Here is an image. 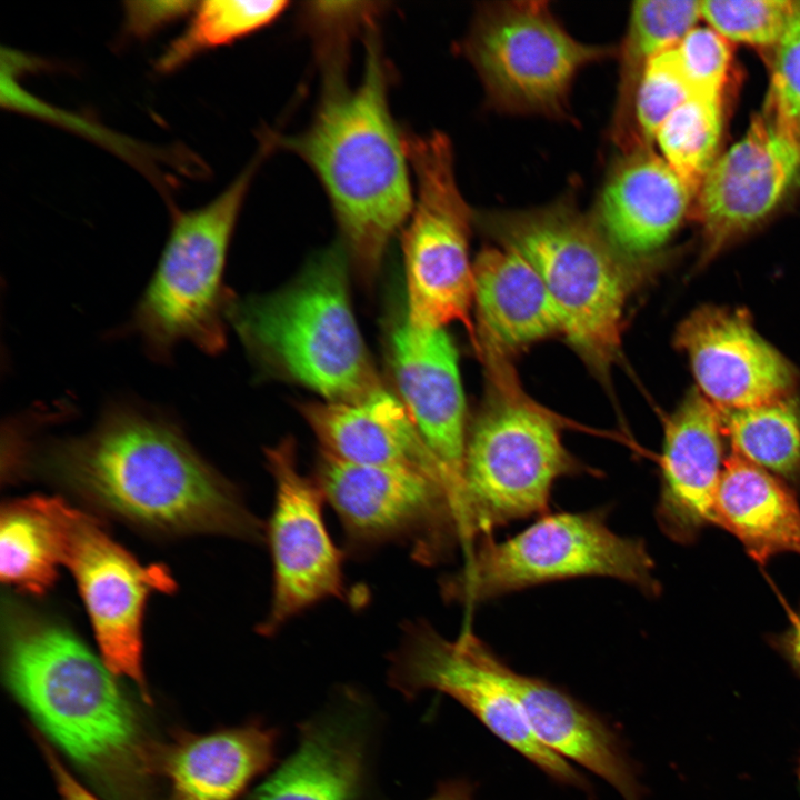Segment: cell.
Segmentation results:
<instances>
[{"instance_id":"cell-37","label":"cell","mask_w":800,"mask_h":800,"mask_svg":"<svg viewBox=\"0 0 800 800\" xmlns=\"http://www.w3.org/2000/svg\"><path fill=\"white\" fill-rule=\"evenodd\" d=\"M773 646L800 677V607L792 612L788 628L773 638Z\"/></svg>"},{"instance_id":"cell-17","label":"cell","mask_w":800,"mask_h":800,"mask_svg":"<svg viewBox=\"0 0 800 800\" xmlns=\"http://www.w3.org/2000/svg\"><path fill=\"white\" fill-rule=\"evenodd\" d=\"M674 344L687 356L700 393L720 411L791 396L797 381L746 311L700 307L678 326Z\"/></svg>"},{"instance_id":"cell-21","label":"cell","mask_w":800,"mask_h":800,"mask_svg":"<svg viewBox=\"0 0 800 800\" xmlns=\"http://www.w3.org/2000/svg\"><path fill=\"white\" fill-rule=\"evenodd\" d=\"M691 201L663 158L640 147L610 171L592 217L614 248L640 260L668 241Z\"/></svg>"},{"instance_id":"cell-5","label":"cell","mask_w":800,"mask_h":800,"mask_svg":"<svg viewBox=\"0 0 800 800\" xmlns=\"http://www.w3.org/2000/svg\"><path fill=\"white\" fill-rule=\"evenodd\" d=\"M478 221L500 246L534 267L560 313L561 333L604 379L620 354L623 312L639 260L614 248L594 218L569 199L488 212Z\"/></svg>"},{"instance_id":"cell-2","label":"cell","mask_w":800,"mask_h":800,"mask_svg":"<svg viewBox=\"0 0 800 800\" xmlns=\"http://www.w3.org/2000/svg\"><path fill=\"white\" fill-rule=\"evenodd\" d=\"M7 683L76 762L130 791L153 767L137 712L103 661L69 629L11 599L2 604Z\"/></svg>"},{"instance_id":"cell-12","label":"cell","mask_w":800,"mask_h":800,"mask_svg":"<svg viewBox=\"0 0 800 800\" xmlns=\"http://www.w3.org/2000/svg\"><path fill=\"white\" fill-rule=\"evenodd\" d=\"M49 523L60 561L73 574L102 661L150 693L142 664V619L151 591L170 592L174 581L160 564L142 566L114 542L98 521L59 498H27Z\"/></svg>"},{"instance_id":"cell-16","label":"cell","mask_w":800,"mask_h":800,"mask_svg":"<svg viewBox=\"0 0 800 800\" xmlns=\"http://www.w3.org/2000/svg\"><path fill=\"white\" fill-rule=\"evenodd\" d=\"M397 396L438 462L456 512L468 427L457 348L446 328H416L402 314L387 336Z\"/></svg>"},{"instance_id":"cell-34","label":"cell","mask_w":800,"mask_h":800,"mask_svg":"<svg viewBox=\"0 0 800 800\" xmlns=\"http://www.w3.org/2000/svg\"><path fill=\"white\" fill-rule=\"evenodd\" d=\"M677 52L693 97L721 102L731 42L710 27H694L677 44Z\"/></svg>"},{"instance_id":"cell-1","label":"cell","mask_w":800,"mask_h":800,"mask_svg":"<svg viewBox=\"0 0 800 800\" xmlns=\"http://www.w3.org/2000/svg\"><path fill=\"white\" fill-rule=\"evenodd\" d=\"M37 463L101 510L150 531L264 538L232 484L156 410L111 402L89 432L43 446Z\"/></svg>"},{"instance_id":"cell-32","label":"cell","mask_w":800,"mask_h":800,"mask_svg":"<svg viewBox=\"0 0 800 800\" xmlns=\"http://www.w3.org/2000/svg\"><path fill=\"white\" fill-rule=\"evenodd\" d=\"M691 97L677 46L647 62L634 103L636 124L643 146L651 147L664 120Z\"/></svg>"},{"instance_id":"cell-23","label":"cell","mask_w":800,"mask_h":800,"mask_svg":"<svg viewBox=\"0 0 800 800\" xmlns=\"http://www.w3.org/2000/svg\"><path fill=\"white\" fill-rule=\"evenodd\" d=\"M276 731L258 722L206 734L183 733L153 758L168 800H237L274 760Z\"/></svg>"},{"instance_id":"cell-20","label":"cell","mask_w":800,"mask_h":800,"mask_svg":"<svg viewBox=\"0 0 800 800\" xmlns=\"http://www.w3.org/2000/svg\"><path fill=\"white\" fill-rule=\"evenodd\" d=\"M298 409L320 452L356 464L416 469L441 480L450 492L408 410L384 386L357 401H310Z\"/></svg>"},{"instance_id":"cell-33","label":"cell","mask_w":800,"mask_h":800,"mask_svg":"<svg viewBox=\"0 0 800 800\" xmlns=\"http://www.w3.org/2000/svg\"><path fill=\"white\" fill-rule=\"evenodd\" d=\"M762 113L800 150V1L773 49Z\"/></svg>"},{"instance_id":"cell-24","label":"cell","mask_w":800,"mask_h":800,"mask_svg":"<svg viewBox=\"0 0 800 800\" xmlns=\"http://www.w3.org/2000/svg\"><path fill=\"white\" fill-rule=\"evenodd\" d=\"M714 513L716 524L759 563L783 552L800 556V507L792 490L733 450L724 460Z\"/></svg>"},{"instance_id":"cell-11","label":"cell","mask_w":800,"mask_h":800,"mask_svg":"<svg viewBox=\"0 0 800 800\" xmlns=\"http://www.w3.org/2000/svg\"><path fill=\"white\" fill-rule=\"evenodd\" d=\"M313 478L354 554L397 542L410 544L414 560L431 566L462 547L451 494L431 474L400 466L356 464L319 452Z\"/></svg>"},{"instance_id":"cell-38","label":"cell","mask_w":800,"mask_h":800,"mask_svg":"<svg viewBox=\"0 0 800 800\" xmlns=\"http://www.w3.org/2000/svg\"><path fill=\"white\" fill-rule=\"evenodd\" d=\"M427 800H473V789L463 780L447 781Z\"/></svg>"},{"instance_id":"cell-19","label":"cell","mask_w":800,"mask_h":800,"mask_svg":"<svg viewBox=\"0 0 800 800\" xmlns=\"http://www.w3.org/2000/svg\"><path fill=\"white\" fill-rule=\"evenodd\" d=\"M498 668L542 746L604 780L623 800L643 799L637 767L607 721L544 679L520 673L501 658Z\"/></svg>"},{"instance_id":"cell-8","label":"cell","mask_w":800,"mask_h":800,"mask_svg":"<svg viewBox=\"0 0 800 800\" xmlns=\"http://www.w3.org/2000/svg\"><path fill=\"white\" fill-rule=\"evenodd\" d=\"M260 159L209 203L173 212L168 240L131 319L152 359L168 360L183 341L208 354L226 346L232 299L223 283L227 253Z\"/></svg>"},{"instance_id":"cell-27","label":"cell","mask_w":800,"mask_h":800,"mask_svg":"<svg viewBox=\"0 0 800 800\" xmlns=\"http://www.w3.org/2000/svg\"><path fill=\"white\" fill-rule=\"evenodd\" d=\"M720 414L731 450L778 477L800 479V407L791 396Z\"/></svg>"},{"instance_id":"cell-29","label":"cell","mask_w":800,"mask_h":800,"mask_svg":"<svg viewBox=\"0 0 800 800\" xmlns=\"http://www.w3.org/2000/svg\"><path fill=\"white\" fill-rule=\"evenodd\" d=\"M721 130V102L691 97L664 120L656 134L663 160L692 199L717 159Z\"/></svg>"},{"instance_id":"cell-39","label":"cell","mask_w":800,"mask_h":800,"mask_svg":"<svg viewBox=\"0 0 800 800\" xmlns=\"http://www.w3.org/2000/svg\"><path fill=\"white\" fill-rule=\"evenodd\" d=\"M797 776L800 780V757H799L798 764H797Z\"/></svg>"},{"instance_id":"cell-36","label":"cell","mask_w":800,"mask_h":800,"mask_svg":"<svg viewBox=\"0 0 800 800\" xmlns=\"http://www.w3.org/2000/svg\"><path fill=\"white\" fill-rule=\"evenodd\" d=\"M44 747L48 763L63 800H99L68 771L47 746Z\"/></svg>"},{"instance_id":"cell-4","label":"cell","mask_w":800,"mask_h":800,"mask_svg":"<svg viewBox=\"0 0 800 800\" xmlns=\"http://www.w3.org/2000/svg\"><path fill=\"white\" fill-rule=\"evenodd\" d=\"M347 262L341 247L329 248L291 284L232 298L227 309V320L259 369L324 401H357L383 386L352 310Z\"/></svg>"},{"instance_id":"cell-10","label":"cell","mask_w":800,"mask_h":800,"mask_svg":"<svg viewBox=\"0 0 800 800\" xmlns=\"http://www.w3.org/2000/svg\"><path fill=\"white\" fill-rule=\"evenodd\" d=\"M489 104L512 114L569 116V92L586 66L618 54L574 39L542 0L483 4L463 42Z\"/></svg>"},{"instance_id":"cell-3","label":"cell","mask_w":800,"mask_h":800,"mask_svg":"<svg viewBox=\"0 0 800 800\" xmlns=\"http://www.w3.org/2000/svg\"><path fill=\"white\" fill-rule=\"evenodd\" d=\"M387 70L376 31H367L360 83L328 76L311 123L294 137L271 139L316 172L330 199L347 254L366 279L379 270L413 201L402 134L388 107Z\"/></svg>"},{"instance_id":"cell-9","label":"cell","mask_w":800,"mask_h":800,"mask_svg":"<svg viewBox=\"0 0 800 800\" xmlns=\"http://www.w3.org/2000/svg\"><path fill=\"white\" fill-rule=\"evenodd\" d=\"M402 138L417 184L402 236L404 316L416 328L460 322L476 349V327L470 319L473 263L469 258L474 213L459 190L451 143L439 132Z\"/></svg>"},{"instance_id":"cell-13","label":"cell","mask_w":800,"mask_h":800,"mask_svg":"<svg viewBox=\"0 0 800 800\" xmlns=\"http://www.w3.org/2000/svg\"><path fill=\"white\" fill-rule=\"evenodd\" d=\"M499 659L471 631L448 639L428 621H409L392 654L389 678L407 697L424 690L448 694L549 778L589 792L586 778L537 740L518 699L500 674Z\"/></svg>"},{"instance_id":"cell-18","label":"cell","mask_w":800,"mask_h":800,"mask_svg":"<svg viewBox=\"0 0 800 800\" xmlns=\"http://www.w3.org/2000/svg\"><path fill=\"white\" fill-rule=\"evenodd\" d=\"M656 519L678 543L692 542L716 524V499L724 464L720 411L698 389L664 421Z\"/></svg>"},{"instance_id":"cell-6","label":"cell","mask_w":800,"mask_h":800,"mask_svg":"<svg viewBox=\"0 0 800 800\" xmlns=\"http://www.w3.org/2000/svg\"><path fill=\"white\" fill-rule=\"evenodd\" d=\"M490 393L468 431L457 517L468 552L498 528L543 516L563 477L588 472L551 412L527 398L507 362L487 366Z\"/></svg>"},{"instance_id":"cell-30","label":"cell","mask_w":800,"mask_h":800,"mask_svg":"<svg viewBox=\"0 0 800 800\" xmlns=\"http://www.w3.org/2000/svg\"><path fill=\"white\" fill-rule=\"evenodd\" d=\"M287 1L208 0L199 2L184 31L159 58L160 71L169 72L197 54L229 44L271 23L286 9Z\"/></svg>"},{"instance_id":"cell-35","label":"cell","mask_w":800,"mask_h":800,"mask_svg":"<svg viewBox=\"0 0 800 800\" xmlns=\"http://www.w3.org/2000/svg\"><path fill=\"white\" fill-rule=\"evenodd\" d=\"M193 1H129L124 3L126 29L147 37L193 11Z\"/></svg>"},{"instance_id":"cell-14","label":"cell","mask_w":800,"mask_h":800,"mask_svg":"<svg viewBox=\"0 0 800 800\" xmlns=\"http://www.w3.org/2000/svg\"><path fill=\"white\" fill-rule=\"evenodd\" d=\"M274 483L272 511L266 527L272 562V597L258 632L271 636L317 603L347 596L343 552L327 528L324 496L313 477L298 464L292 438L264 451Z\"/></svg>"},{"instance_id":"cell-22","label":"cell","mask_w":800,"mask_h":800,"mask_svg":"<svg viewBox=\"0 0 800 800\" xmlns=\"http://www.w3.org/2000/svg\"><path fill=\"white\" fill-rule=\"evenodd\" d=\"M473 306L481 359H507L562 332L560 313L538 271L518 251L500 244L482 249L473 262Z\"/></svg>"},{"instance_id":"cell-31","label":"cell","mask_w":800,"mask_h":800,"mask_svg":"<svg viewBox=\"0 0 800 800\" xmlns=\"http://www.w3.org/2000/svg\"><path fill=\"white\" fill-rule=\"evenodd\" d=\"M794 0L701 1V18L730 42L774 49Z\"/></svg>"},{"instance_id":"cell-26","label":"cell","mask_w":800,"mask_h":800,"mask_svg":"<svg viewBox=\"0 0 800 800\" xmlns=\"http://www.w3.org/2000/svg\"><path fill=\"white\" fill-rule=\"evenodd\" d=\"M701 18V1L640 0L632 3L618 56V94L612 122L613 142L622 153L642 146L634 119L637 90L647 62L676 47Z\"/></svg>"},{"instance_id":"cell-28","label":"cell","mask_w":800,"mask_h":800,"mask_svg":"<svg viewBox=\"0 0 800 800\" xmlns=\"http://www.w3.org/2000/svg\"><path fill=\"white\" fill-rule=\"evenodd\" d=\"M59 562L52 530L28 499L3 506L0 521L2 581L42 594L53 586Z\"/></svg>"},{"instance_id":"cell-7","label":"cell","mask_w":800,"mask_h":800,"mask_svg":"<svg viewBox=\"0 0 800 800\" xmlns=\"http://www.w3.org/2000/svg\"><path fill=\"white\" fill-rule=\"evenodd\" d=\"M608 514L607 508L543 514L506 540L486 537L442 579L441 594L447 602L473 606L547 582L601 577L658 596L644 541L614 532Z\"/></svg>"},{"instance_id":"cell-25","label":"cell","mask_w":800,"mask_h":800,"mask_svg":"<svg viewBox=\"0 0 800 800\" xmlns=\"http://www.w3.org/2000/svg\"><path fill=\"white\" fill-rule=\"evenodd\" d=\"M363 756L349 721L312 722L302 730L294 752L249 800H358Z\"/></svg>"},{"instance_id":"cell-15","label":"cell","mask_w":800,"mask_h":800,"mask_svg":"<svg viewBox=\"0 0 800 800\" xmlns=\"http://www.w3.org/2000/svg\"><path fill=\"white\" fill-rule=\"evenodd\" d=\"M800 171V150L763 114L716 159L696 197L704 266L764 220Z\"/></svg>"}]
</instances>
